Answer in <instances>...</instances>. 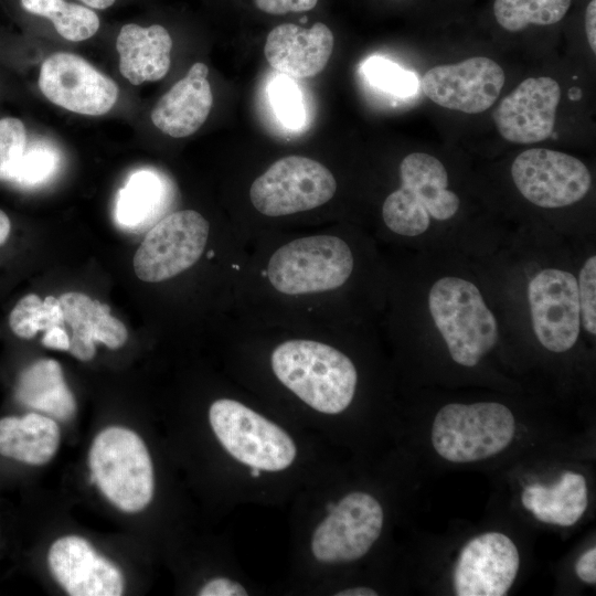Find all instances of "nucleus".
I'll return each instance as SVG.
<instances>
[{"instance_id": "nucleus-1", "label": "nucleus", "mask_w": 596, "mask_h": 596, "mask_svg": "<svg viewBox=\"0 0 596 596\" xmlns=\"http://www.w3.org/2000/svg\"><path fill=\"white\" fill-rule=\"evenodd\" d=\"M277 379L313 409L343 412L352 402L358 374L341 351L311 340H289L272 353Z\"/></svg>"}, {"instance_id": "nucleus-2", "label": "nucleus", "mask_w": 596, "mask_h": 596, "mask_svg": "<svg viewBox=\"0 0 596 596\" xmlns=\"http://www.w3.org/2000/svg\"><path fill=\"white\" fill-rule=\"evenodd\" d=\"M428 309L456 363L472 368L497 344V320L471 281L455 276L436 280Z\"/></svg>"}, {"instance_id": "nucleus-3", "label": "nucleus", "mask_w": 596, "mask_h": 596, "mask_svg": "<svg viewBox=\"0 0 596 596\" xmlns=\"http://www.w3.org/2000/svg\"><path fill=\"white\" fill-rule=\"evenodd\" d=\"M401 187L382 206L385 225L395 234L418 236L430 220L447 221L459 210L458 195L448 189V173L434 156L407 155L400 164Z\"/></svg>"}, {"instance_id": "nucleus-4", "label": "nucleus", "mask_w": 596, "mask_h": 596, "mask_svg": "<svg viewBox=\"0 0 596 596\" xmlns=\"http://www.w3.org/2000/svg\"><path fill=\"white\" fill-rule=\"evenodd\" d=\"M92 480L118 509L137 512L153 496V467L142 439L132 430L111 426L102 430L89 450Z\"/></svg>"}, {"instance_id": "nucleus-5", "label": "nucleus", "mask_w": 596, "mask_h": 596, "mask_svg": "<svg viewBox=\"0 0 596 596\" xmlns=\"http://www.w3.org/2000/svg\"><path fill=\"white\" fill-rule=\"evenodd\" d=\"M515 432L511 411L500 403H451L435 416L432 443L451 462L486 459L505 449Z\"/></svg>"}, {"instance_id": "nucleus-6", "label": "nucleus", "mask_w": 596, "mask_h": 596, "mask_svg": "<svg viewBox=\"0 0 596 596\" xmlns=\"http://www.w3.org/2000/svg\"><path fill=\"white\" fill-rule=\"evenodd\" d=\"M353 269L349 245L337 236L316 235L278 248L267 267L269 281L286 295L321 292L342 286Z\"/></svg>"}, {"instance_id": "nucleus-7", "label": "nucleus", "mask_w": 596, "mask_h": 596, "mask_svg": "<svg viewBox=\"0 0 596 596\" xmlns=\"http://www.w3.org/2000/svg\"><path fill=\"white\" fill-rule=\"evenodd\" d=\"M209 419L224 449L251 468L280 471L296 458V445L283 428L237 401L213 402Z\"/></svg>"}, {"instance_id": "nucleus-8", "label": "nucleus", "mask_w": 596, "mask_h": 596, "mask_svg": "<svg viewBox=\"0 0 596 596\" xmlns=\"http://www.w3.org/2000/svg\"><path fill=\"white\" fill-rule=\"evenodd\" d=\"M336 190V179L323 164L307 157L288 156L254 180L249 198L262 214L284 216L324 204Z\"/></svg>"}, {"instance_id": "nucleus-9", "label": "nucleus", "mask_w": 596, "mask_h": 596, "mask_svg": "<svg viewBox=\"0 0 596 596\" xmlns=\"http://www.w3.org/2000/svg\"><path fill=\"white\" fill-rule=\"evenodd\" d=\"M209 223L198 212H173L146 234L134 256V269L143 281L158 283L190 268L202 255Z\"/></svg>"}, {"instance_id": "nucleus-10", "label": "nucleus", "mask_w": 596, "mask_h": 596, "mask_svg": "<svg viewBox=\"0 0 596 596\" xmlns=\"http://www.w3.org/2000/svg\"><path fill=\"white\" fill-rule=\"evenodd\" d=\"M328 515L311 538V552L322 563L353 562L364 556L379 539L383 509L369 493L351 492L338 503L329 502Z\"/></svg>"}, {"instance_id": "nucleus-11", "label": "nucleus", "mask_w": 596, "mask_h": 596, "mask_svg": "<svg viewBox=\"0 0 596 596\" xmlns=\"http://www.w3.org/2000/svg\"><path fill=\"white\" fill-rule=\"evenodd\" d=\"M511 175L528 201L545 209L574 204L592 185L590 172L579 159L544 148H531L518 155Z\"/></svg>"}, {"instance_id": "nucleus-12", "label": "nucleus", "mask_w": 596, "mask_h": 596, "mask_svg": "<svg viewBox=\"0 0 596 596\" xmlns=\"http://www.w3.org/2000/svg\"><path fill=\"white\" fill-rule=\"evenodd\" d=\"M534 334L549 351L570 350L581 331L577 279L570 272L545 268L528 286Z\"/></svg>"}, {"instance_id": "nucleus-13", "label": "nucleus", "mask_w": 596, "mask_h": 596, "mask_svg": "<svg viewBox=\"0 0 596 596\" xmlns=\"http://www.w3.org/2000/svg\"><path fill=\"white\" fill-rule=\"evenodd\" d=\"M39 87L53 104L88 116L108 113L118 98V86L111 78L83 57L67 52L44 60Z\"/></svg>"}, {"instance_id": "nucleus-14", "label": "nucleus", "mask_w": 596, "mask_h": 596, "mask_svg": "<svg viewBox=\"0 0 596 596\" xmlns=\"http://www.w3.org/2000/svg\"><path fill=\"white\" fill-rule=\"evenodd\" d=\"M503 84V70L486 56L437 65L422 78V89L432 102L466 114L489 109L498 99Z\"/></svg>"}, {"instance_id": "nucleus-15", "label": "nucleus", "mask_w": 596, "mask_h": 596, "mask_svg": "<svg viewBox=\"0 0 596 596\" xmlns=\"http://www.w3.org/2000/svg\"><path fill=\"white\" fill-rule=\"evenodd\" d=\"M520 566L517 546L499 532L470 540L461 550L454 574L459 596H503L512 586Z\"/></svg>"}, {"instance_id": "nucleus-16", "label": "nucleus", "mask_w": 596, "mask_h": 596, "mask_svg": "<svg viewBox=\"0 0 596 596\" xmlns=\"http://www.w3.org/2000/svg\"><path fill=\"white\" fill-rule=\"evenodd\" d=\"M561 98L558 83L549 76L529 77L508 94L493 111L501 137L514 143L547 139L554 128Z\"/></svg>"}, {"instance_id": "nucleus-17", "label": "nucleus", "mask_w": 596, "mask_h": 596, "mask_svg": "<svg viewBox=\"0 0 596 596\" xmlns=\"http://www.w3.org/2000/svg\"><path fill=\"white\" fill-rule=\"evenodd\" d=\"M56 582L72 596H119L124 577L119 568L99 555L83 538L57 539L47 554Z\"/></svg>"}, {"instance_id": "nucleus-18", "label": "nucleus", "mask_w": 596, "mask_h": 596, "mask_svg": "<svg viewBox=\"0 0 596 596\" xmlns=\"http://www.w3.org/2000/svg\"><path fill=\"white\" fill-rule=\"evenodd\" d=\"M333 44V34L322 22L309 29L285 23L268 33L264 54L277 72L294 78H306L319 74L326 67Z\"/></svg>"}, {"instance_id": "nucleus-19", "label": "nucleus", "mask_w": 596, "mask_h": 596, "mask_svg": "<svg viewBox=\"0 0 596 596\" xmlns=\"http://www.w3.org/2000/svg\"><path fill=\"white\" fill-rule=\"evenodd\" d=\"M207 74L204 63H194L187 75L160 97L151 111V121L160 131L182 138L204 124L213 104Z\"/></svg>"}, {"instance_id": "nucleus-20", "label": "nucleus", "mask_w": 596, "mask_h": 596, "mask_svg": "<svg viewBox=\"0 0 596 596\" xmlns=\"http://www.w3.org/2000/svg\"><path fill=\"white\" fill-rule=\"evenodd\" d=\"M64 320L72 329L68 352L81 361L95 355V343L110 349L123 347L128 333L124 323L109 312V307L85 294L70 291L58 298Z\"/></svg>"}, {"instance_id": "nucleus-21", "label": "nucleus", "mask_w": 596, "mask_h": 596, "mask_svg": "<svg viewBox=\"0 0 596 596\" xmlns=\"http://www.w3.org/2000/svg\"><path fill=\"white\" fill-rule=\"evenodd\" d=\"M119 71L134 85L161 79L171 64L172 39L159 24L121 26L116 41Z\"/></svg>"}, {"instance_id": "nucleus-22", "label": "nucleus", "mask_w": 596, "mask_h": 596, "mask_svg": "<svg viewBox=\"0 0 596 596\" xmlns=\"http://www.w3.org/2000/svg\"><path fill=\"white\" fill-rule=\"evenodd\" d=\"M60 427L38 413L0 419V454L29 465H43L56 453Z\"/></svg>"}, {"instance_id": "nucleus-23", "label": "nucleus", "mask_w": 596, "mask_h": 596, "mask_svg": "<svg viewBox=\"0 0 596 596\" xmlns=\"http://www.w3.org/2000/svg\"><path fill=\"white\" fill-rule=\"evenodd\" d=\"M15 397L22 405L60 421H68L76 411V403L65 383L62 368L52 359L36 361L21 373Z\"/></svg>"}, {"instance_id": "nucleus-24", "label": "nucleus", "mask_w": 596, "mask_h": 596, "mask_svg": "<svg viewBox=\"0 0 596 596\" xmlns=\"http://www.w3.org/2000/svg\"><path fill=\"white\" fill-rule=\"evenodd\" d=\"M167 190L163 180L151 170H137L118 191L115 215L126 230H141L162 211Z\"/></svg>"}, {"instance_id": "nucleus-25", "label": "nucleus", "mask_w": 596, "mask_h": 596, "mask_svg": "<svg viewBox=\"0 0 596 596\" xmlns=\"http://www.w3.org/2000/svg\"><path fill=\"white\" fill-rule=\"evenodd\" d=\"M28 12L47 18L56 32L68 41L92 38L99 29V18L89 8L64 0H20Z\"/></svg>"}, {"instance_id": "nucleus-26", "label": "nucleus", "mask_w": 596, "mask_h": 596, "mask_svg": "<svg viewBox=\"0 0 596 596\" xmlns=\"http://www.w3.org/2000/svg\"><path fill=\"white\" fill-rule=\"evenodd\" d=\"M572 0H494L493 14L497 22L509 32L524 30L529 25H551L567 13Z\"/></svg>"}, {"instance_id": "nucleus-27", "label": "nucleus", "mask_w": 596, "mask_h": 596, "mask_svg": "<svg viewBox=\"0 0 596 596\" xmlns=\"http://www.w3.org/2000/svg\"><path fill=\"white\" fill-rule=\"evenodd\" d=\"M65 322L58 298L47 296L44 300L38 295L22 297L9 317L13 333L23 339L33 338L39 331L63 326Z\"/></svg>"}, {"instance_id": "nucleus-28", "label": "nucleus", "mask_w": 596, "mask_h": 596, "mask_svg": "<svg viewBox=\"0 0 596 596\" xmlns=\"http://www.w3.org/2000/svg\"><path fill=\"white\" fill-rule=\"evenodd\" d=\"M58 163L60 155L54 146L43 140L26 143L10 181L24 188L40 185L56 172Z\"/></svg>"}, {"instance_id": "nucleus-29", "label": "nucleus", "mask_w": 596, "mask_h": 596, "mask_svg": "<svg viewBox=\"0 0 596 596\" xmlns=\"http://www.w3.org/2000/svg\"><path fill=\"white\" fill-rule=\"evenodd\" d=\"M362 70L373 86L392 95L406 97L417 91L418 79L416 74L404 70L387 58L371 57L364 62Z\"/></svg>"}, {"instance_id": "nucleus-30", "label": "nucleus", "mask_w": 596, "mask_h": 596, "mask_svg": "<svg viewBox=\"0 0 596 596\" xmlns=\"http://www.w3.org/2000/svg\"><path fill=\"white\" fill-rule=\"evenodd\" d=\"M26 147L24 124L14 117L0 119V180L10 181Z\"/></svg>"}, {"instance_id": "nucleus-31", "label": "nucleus", "mask_w": 596, "mask_h": 596, "mask_svg": "<svg viewBox=\"0 0 596 596\" xmlns=\"http://www.w3.org/2000/svg\"><path fill=\"white\" fill-rule=\"evenodd\" d=\"M270 99L278 118L294 129L305 121L299 89L291 79L277 77L270 85Z\"/></svg>"}, {"instance_id": "nucleus-32", "label": "nucleus", "mask_w": 596, "mask_h": 596, "mask_svg": "<svg viewBox=\"0 0 596 596\" xmlns=\"http://www.w3.org/2000/svg\"><path fill=\"white\" fill-rule=\"evenodd\" d=\"M581 324L592 336L596 334V256L588 257L577 280Z\"/></svg>"}, {"instance_id": "nucleus-33", "label": "nucleus", "mask_w": 596, "mask_h": 596, "mask_svg": "<svg viewBox=\"0 0 596 596\" xmlns=\"http://www.w3.org/2000/svg\"><path fill=\"white\" fill-rule=\"evenodd\" d=\"M255 6L269 14H286L311 10L318 0H254Z\"/></svg>"}, {"instance_id": "nucleus-34", "label": "nucleus", "mask_w": 596, "mask_h": 596, "mask_svg": "<svg viewBox=\"0 0 596 596\" xmlns=\"http://www.w3.org/2000/svg\"><path fill=\"white\" fill-rule=\"evenodd\" d=\"M200 596H246L245 588L237 582L226 577L209 581L199 592Z\"/></svg>"}, {"instance_id": "nucleus-35", "label": "nucleus", "mask_w": 596, "mask_h": 596, "mask_svg": "<svg viewBox=\"0 0 596 596\" xmlns=\"http://www.w3.org/2000/svg\"><path fill=\"white\" fill-rule=\"evenodd\" d=\"M575 572L577 576L588 583H596V549L585 552L576 562Z\"/></svg>"}, {"instance_id": "nucleus-36", "label": "nucleus", "mask_w": 596, "mask_h": 596, "mask_svg": "<svg viewBox=\"0 0 596 596\" xmlns=\"http://www.w3.org/2000/svg\"><path fill=\"white\" fill-rule=\"evenodd\" d=\"M42 344L50 349L68 351L70 337L63 326H55L45 331Z\"/></svg>"}, {"instance_id": "nucleus-37", "label": "nucleus", "mask_w": 596, "mask_h": 596, "mask_svg": "<svg viewBox=\"0 0 596 596\" xmlns=\"http://www.w3.org/2000/svg\"><path fill=\"white\" fill-rule=\"evenodd\" d=\"M584 20L588 44L593 53H596V0L588 2Z\"/></svg>"}, {"instance_id": "nucleus-38", "label": "nucleus", "mask_w": 596, "mask_h": 596, "mask_svg": "<svg viewBox=\"0 0 596 596\" xmlns=\"http://www.w3.org/2000/svg\"><path fill=\"white\" fill-rule=\"evenodd\" d=\"M377 593L369 587H353L340 590L336 596H376Z\"/></svg>"}, {"instance_id": "nucleus-39", "label": "nucleus", "mask_w": 596, "mask_h": 596, "mask_svg": "<svg viewBox=\"0 0 596 596\" xmlns=\"http://www.w3.org/2000/svg\"><path fill=\"white\" fill-rule=\"evenodd\" d=\"M11 223L8 215L0 210V245H2L9 237Z\"/></svg>"}, {"instance_id": "nucleus-40", "label": "nucleus", "mask_w": 596, "mask_h": 596, "mask_svg": "<svg viewBox=\"0 0 596 596\" xmlns=\"http://www.w3.org/2000/svg\"><path fill=\"white\" fill-rule=\"evenodd\" d=\"M85 4L95 8V9H107L111 7L115 0H81Z\"/></svg>"}, {"instance_id": "nucleus-41", "label": "nucleus", "mask_w": 596, "mask_h": 596, "mask_svg": "<svg viewBox=\"0 0 596 596\" xmlns=\"http://www.w3.org/2000/svg\"><path fill=\"white\" fill-rule=\"evenodd\" d=\"M260 470L257 468H252L251 476L252 477H259Z\"/></svg>"}, {"instance_id": "nucleus-42", "label": "nucleus", "mask_w": 596, "mask_h": 596, "mask_svg": "<svg viewBox=\"0 0 596 596\" xmlns=\"http://www.w3.org/2000/svg\"><path fill=\"white\" fill-rule=\"evenodd\" d=\"M307 20H308L307 17L301 18V22H306Z\"/></svg>"}]
</instances>
